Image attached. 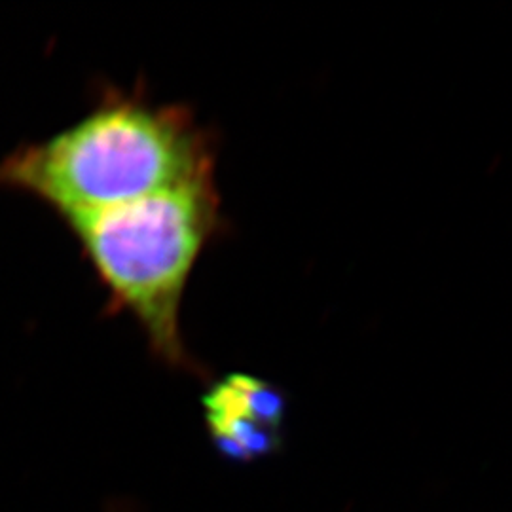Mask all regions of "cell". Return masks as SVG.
<instances>
[{
  "label": "cell",
  "mask_w": 512,
  "mask_h": 512,
  "mask_svg": "<svg viewBox=\"0 0 512 512\" xmlns=\"http://www.w3.org/2000/svg\"><path fill=\"white\" fill-rule=\"evenodd\" d=\"M215 173V139L183 105L110 88L82 120L0 160V186L63 220L141 200Z\"/></svg>",
  "instance_id": "obj_1"
},
{
  "label": "cell",
  "mask_w": 512,
  "mask_h": 512,
  "mask_svg": "<svg viewBox=\"0 0 512 512\" xmlns=\"http://www.w3.org/2000/svg\"><path fill=\"white\" fill-rule=\"evenodd\" d=\"M65 222L110 310L128 311L164 365L203 374L184 344L181 306L198 258L224 228L215 173Z\"/></svg>",
  "instance_id": "obj_2"
},
{
  "label": "cell",
  "mask_w": 512,
  "mask_h": 512,
  "mask_svg": "<svg viewBox=\"0 0 512 512\" xmlns=\"http://www.w3.org/2000/svg\"><path fill=\"white\" fill-rule=\"evenodd\" d=\"M203 414L224 458L253 461L281 446L285 397L266 380L249 374L222 378L203 397Z\"/></svg>",
  "instance_id": "obj_3"
},
{
  "label": "cell",
  "mask_w": 512,
  "mask_h": 512,
  "mask_svg": "<svg viewBox=\"0 0 512 512\" xmlns=\"http://www.w3.org/2000/svg\"><path fill=\"white\" fill-rule=\"evenodd\" d=\"M114 512H120V511H116V509H114Z\"/></svg>",
  "instance_id": "obj_4"
}]
</instances>
